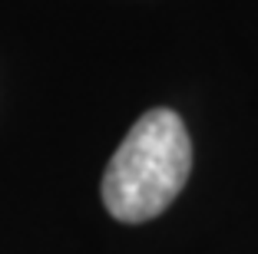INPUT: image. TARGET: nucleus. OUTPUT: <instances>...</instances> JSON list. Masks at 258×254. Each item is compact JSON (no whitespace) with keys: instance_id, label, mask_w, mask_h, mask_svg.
Segmentation results:
<instances>
[{"instance_id":"f257e3e1","label":"nucleus","mask_w":258,"mask_h":254,"mask_svg":"<svg viewBox=\"0 0 258 254\" xmlns=\"http://www.w3.org/2000/svg\"><path fill=\"white\" fill-rule=\"evenodd\" d=\"M192 168V142L172 109H149L129 129L103 172V205L116 221L139 224L162 215Z\"/></svg>"}]
</instances>
